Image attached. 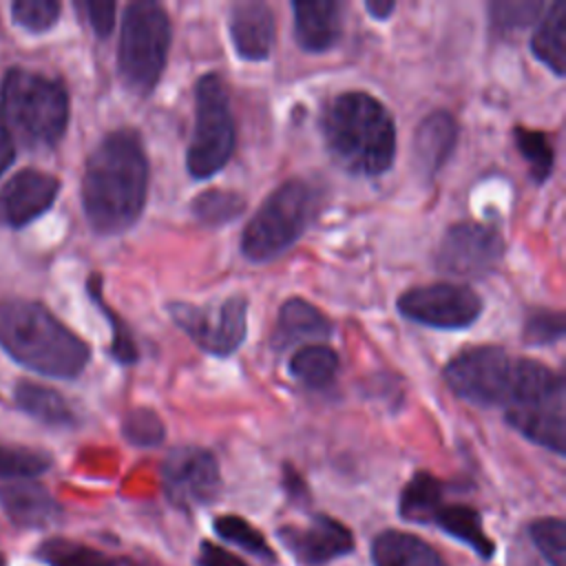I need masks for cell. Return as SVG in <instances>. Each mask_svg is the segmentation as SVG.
<instances>
[{"mask_svg": "<svg viewBox=\"0 0 566 566\" xmlns=\"http://www.w3.org/2000/svg\"><path fill=\"white\" fill-rule=\"evenodd\" d=\"M77 7L84 11L95 35L99 38L111 35L115 24V2H80Z\"/></svg>", "mask_w": 566, "mask_h": 566, "instance_id": "cell-38", "label": "cell"}, {"mask_svg": "<svg viewBox=\"0 0 566 566\" xmlns=\"http://www.w3.org/2000/svg\"><path fill=\"white\" fill-rule=\"evenodd\" d=\"M287 369L294 380L310 389H325L338 371V354L323 343H307L292 354Z\"/></svg>", "mask_w": 566, "mask_h": 566, "instance_id": "cell-26", "label": "cell"}, {"mask_svg": "<svg viewBox=\"0 0 566 566\" xmlns=\"http://www.w3.org/2000/svg\"><path fill=\"white\" fill-rule=\"evenodd\" d=\"M321 130L334 161L352 175L378 177L396 157V124L387 106L365 91L332 97Z\"/></svg>", "mask_w": 566, "mask_h": 566, "instance_id": "cell-2", "label": "cell"}, {"mask_svg": "<svg viewBox=\"0 0 566 566\" xmlns=\"http://www.w3.org/2000/svg\"><path fill=\"white\" fill-rule=\"evenodd\" d=\"M60 190L57 177L24 168L0 188V223L22 228L42 217L55 201Z\"/></svg>", "mask_w": 566, "mask_h": 566, "instance_id": "cell-15", "label": "cell"}, {"mask_svg": "<svg viewBox=\"0 0 566 566\" xmlns=\"http://www.w3.org/2000/svg\"><path fill=\"white\" fill-rule=\"evenodd\" d=\"M283 484H285V489H287V493H290L292 497H305V495H307V491H305V484H303L301 475H298V473H294V471H292V467H285Z\"/></svg>", "mask_w": 566, "mask_h": 566, "instance_id": "cell-42", "label": "cell"}, {"mask_svg": "<svg viewBox=\"0 0 566 566\" xmlns=\"http://www.w3.org/2000/svg\"><path fill=\"white\" fill-rule=\"evenodd\" d=\"M0 509L22 528H44L62 515L57 500L33 480H9L0 484Z\"/></svg>", "mask_w": 566, "mask_h": 566, "instance_id": "cell-17", "label": "cell"}, {"mask_svg": "<svg viewBox=\"0 0 566 566\" xmlns=\"http://www.w3.org/2000/svg\"><path fill=\"white\" fill-rule=\"evenodd\" d=\"M491 22L500 31H515L533 24L544 11L542 2L535 0H513V2H491Z\"/></svg>", "mask_w": 566, "mask_h": 566, "instance_id": "cell-36", "label": "cell"}, {"mask_svg": "<svg viewBox=\"0 0 566 566\" xmlns=\"http://www.w3.org/2000/svg\"><path fill=\"white\" fill-rule=\"evenodd\" d=\"M374 566H447L440 553L418 535L387 528L371 542Z\"/></svg>", "mask_w": 566, "mask_h": 566, "instance_id": "cell-21", "label": "cell"}, {"mask_svg": "<svg viewBox=\"0 0 566 566\" xmlns=\"http://www.w3.org/2000/svg\"><path fill=\"white\" fill-rule=\"evenodd\" d=\"M504 418L526 440L564 455V378L537 360L517 358L515 380L504 407Z\"/></svg>", "mask_w": 566, "mask_h": 566, "instance_id": "cell-4", "label": "cell"}, {"mask_svg": "<svg viewBox=\"0 0 566 566\" xmlns=\"http://www.w3.org/2000/svg\"><path fill=\"white\" fill-rule=\"evenodd\" d=\"M51 467L46 453L0 444V480H33Z\"/></svg>", "mask_w": 566, "mask_h": 566, "instance_id": "cell-33", "label": "cell"}, {"mask_svg": "<svg viewBox=\"0 0 566 566\" xmlns=\"http://www.w3.org/2000/svg\"><path fill=\"white\" fill-rule=\"evenodd\" d=\"M513 137H515V146H517L520 155L528 164V172H531L533 181H537V184L546 181L551 177L553 164H555V150H553L551 139L544 133L531 130L524 126H515Z\"/></svg>", "mask_w": 566, "mask_h": 566, "instance_id": "cell-30", "label": "cell"}, {"mask_svg": "<svg viewBox=\"0 0 566 566\" xmlns=\"http://www.w3.org/2000/svg\"><path fill=\"white\" fill-rule=\"evenodd\" d=\"M0 566H7V559H4V555L0 553Z\"/></svg>", "mask_w": 566, "mask_h": 566, "instance_id": "cell-43", "label": "cell"}, {"mask_svg": "<svg viewBox=\"0 0 566 566\" xmlns=\"http://www.w3.org/2000/svg\"><path fill=\"white\" fill-rule=\"evenodd\" d=\"M148 192V157L133 128L108 133L88 155L82 206L97 234H119L142 214Z\"/></svg>", "mask_w": 566, "mask_h": 566, "instance_id": "cell-1", "label": "cell"}, {"mask_svg": "<svg viewBox=\"0 0 566 566\" xmlns=\"http://www.w3.org/2000/svg\"><path fill=\"white\" fill-rule=\"evenodd\" d=\"M0 347L22 367L51 378H75L91 360V347L35 301L0 303Z\"/></svg>", "mask_w": 566, "mask_h": 566, "instance_id": "cell-3", "label": "cell"}, {"mask_svg": "<svg viewBox=\"0 0 566 566\" xmlns=\"http://www.w3.org/2000/svg\"><path fill=\"white\" fill-rule=\"evenodd\" d=\"M170 318L195 345L212 356H230L245 340L248 301L241 294L228 296L221 305L170 303Z\"/></svg>", "mask_w": 566, "mask_h": 566, "instance_id": "cell-10", "label": "cell"}, {"mask_svg": "<svg viewBox=\"0 0 566 566\" xmlns=\"http://www.w3.org/2000/svg\"><path fill=\"white\" fill-rule=\"evenodd\" d=\"M161 486L168 502L184 511L214 502L221 493L214 453L195 444L175 447L161 462Z\"/></svg>", "mask_w": 566, "mask_h": 566, "instance_id": "cell-11", "label": "cell"}, {"mask_svg": "<svg viewBox=\"0 0 566 566\" xmlns=\"http://www.w3.org/2000/svg\"><path fill=\"white\" fill-rule=\"evenodd\" d=\"M170 49V18L157 2L137 0L124 9L117 71L135 95H150L157 86Z\"/></svg>", "mask_w": 566, "mask_h": 566, "instance_id": "cell-7", "label": "cell"}, {"mask_svg": "<svg viewBox=\"0 0 566 566\" xmlns=\"http://www.w3.org/2000/svg\"><path fill=\"white\" fill-rule=\"evenodd\" d=\"M438 528H442L449 537L467 544L482 559H489L495 553L493 539L486 535L482 526V517L473 506L467 504H442L433 517Z\"/></svg>", "mask_w": 566, "mask_h": 566, "instance_id": "cell-23", "label": "cell"}, {"mask_svg": "<svg viewBox=\"0 0 566 566\" xmlns=\"http://www.w3.org/2000/svg\"><path fill=\"white\" fill-rule=\"evenodd\" d=\"M398 312L436 329H464L482 314V298L462 283L418 285L398 296Z\"/></svg>", "mask_w": 566, "mask_h": 566, "instance_id": "cell-12", "label": "cell"}, {"mask_svg": "<svg viewBox=\"0 0 566 566\" xmlns=\"http://www.w3.org/2000/svg\"><path fill=\"white\" fill-rule=\"evenodd\" d=\"M564 336V316L553 310H535L524 321V343L546 347Z\"/></svg>", "mask_w": 566, "mask_h": 566, "instance_id": "cell-37", "label": "cell"}, {"mask_svg": "<svg viewBox=\"0 0 566 566\" xmlns=\"http://www.w3.org/2000/svg\"><path fill=\"white\" fill-rule=\"evenodd\" d=\"M334 332L332 321L305 298H287L276 314V325L272 329V347L287 349L290 345L303 340H323Z\"/></svg>", "mask_w": 566, "mask_h": 566, "instance_id": "cell-19", "label": "cell"}, {"mask_svg": "<svg viewBox=\"0 0 566 566\" xmlns=\"http://www.w3.org/2000/svg\"><path fill=\"white\" fill-rule=\"evenodd\" d=\"M365 9L371 13V18L387 20L396 11V2L394 0H367Z\"/></svg>", "mask_w": 566, "mask_h": 566, "instance_id": "cell-41", "label": "cell"}, {"mask_svg": "<svg viewBox=\"0 0 566 566\" xmlns=\"http://www.w3.org/2000/svg\"><path fill=\"white\" fill-rule=\"evenodd\" d=\"M528 535L548 566H566V522L562 517H539L531 522Z\"/></svg>", "mask_w": 566, "mask_h": 566, "instance_id": "cell-32", "label": "cell"}, {"mask_svg": "<svg viewBox=\"0 0 566 566\" xmlns=\"http://www.w3.org/2000/svg\"><path fill=\"white\" fill-rule=\"evenodd\" d=\"M122 433L130 444L137 447H155L164 440V422L161 418L148 409V407H137L126 413L122 422Z\"/></svg>", "mask_w": 566, "mask_h": 566, "instance_id": "cell-35", "label": "cell"}, {"mask_svg": "<svg viewBox=\"0 0 566 566\" xmlns=\"http://www.w3.org/2000/svg\"><path fill=\"white\" fill-rule=\"evenodd\" d=\"M228 29L232 46L241 60L263 62L270 57L276 38V22L265 2L245 0L232 4Z\"/></svg>", "mask_w": 566, "mask_h": 566, "instance_id": "cell-16", "label": "cell"}, {"mask_svg": "<svg viewBox=\"0 0 566 566\" xmlns=\"http://www.w3.org/2000/svg\"><path fill=\"white\" fill-rule=\"evenodd\" d=\"M531 53L557 77L566 75V2L546 7V15L531 38Z\"/></svg>", "mask_w": 566, "mask_h": 566, "instance_id": "cell-22", "label": "cell"}, {"mask_svg": "<svg viewBox=\"0 0 566 566\" xmlns=\"http://www.w3.org/2000/svg\"><path fill=\"white\" fill-rule=\"evenodd\" d=\"M318 210V192L303 179L283 181L259 206L241 234V252L252 263H265L290 250L310 228Z\"/></svg>", "mask_w": 566, "mask_h": 566, "instance_id": "cell-6", "label": "cell"}, {"mask_svg": "<svg viewBox=\"0 0 566 566\" xmlns=\"http://www.w3.org/2000/svg\"><path fill=\"white\" fill-rule=\"evenodd\" d=\"M212 526H214V533L221 539L232 542L234 546L243 548L245 553H250L252 557H256V559H261L265 564H276L274 548L268 544L263 533L256 526H252L248 520L228 513V515L214 517Z\"/></svg>", "mask_w": 566, "mask_h": 566, "instance_id": "cell-29", "label": "cell"}, {"mask_svg": "<svg viewBox=\"0 0 566 566\" xmlns=\"http://www.w3.org/2000/svg\"><path fill=\"white\" fill-rule=\"evenodd\" d=\"M294 35L303 51L325 53L340 35V4L334 0L292 2Z\"/></svg>", "mask_w": 566, "mask_h": 566, "instance_id": "cell-20", "label": "cell"}, {"mask_svg": "<svg viewBox=\"0 0 566 566\" xmlns=\"http://www.w3.org/2000/svg\"><path fill=\"white\" fill-rule=\"evenodd\" d=\"M60 2L57 0H15L11 4V18L15 24L31 33H44L53 29L60 20Z\"/></svg>", "mask_w": 566, "mask_h": 566, "instance_id": "cell-34", "label": "cell"}, {"mask_svg": "<svg viewBox=\"0 0 566 566\" xmlns=\"http://www.w3.org/2000/svg\"><path fill=\"white\" fill-rule=\"evenodd\" d=\"M88 294L91 298L95 301V305L104 312V316H108V323H111V332H113V340H111V356L122 363V365H130L139 358V352H137V345L126 327L124 321H119V316L104 303V296H102V279L99 274H93L88 279Z\"/></svg>", "mask_w": 566, "mask_h": 566, "instance_id": "cell-31", "label": "cell"}, {"mask_svg": "<svg viewBox=\"0 0 566 566\" xmlns=\"http://www.w3.org/2000/svg\"><path fill=\"white\" fill-rule=\"evenodd\" d=\"M197 566H250V564L214 542H201L197 553Z\"/></svg>", "mask_w": 566, "mask_h": 566, "instance_id": "cell-39", "label": "cell"}, {"mask_svg": "<svg viewBox=\"0 0 566 566\" xmlns=\"http://www.w3.org/2000/svg\"><path fill=\"white\" fill-rule=\"evenodd\" d=\"M13 396L18 407L24 413H29L31 418H35L46 427L62 429V427H73L77 422L71 405L62 398V394H57L51 387H44L31 380H18Z\"/></svg>", "mask_w": 566, "mask_h": 566, "instance_id": "cell-24", "label": "cell"}, {"mask_svg": "<svg viewBox=\"0 0 566 566\" xmlns=\"http://www.w3.org/2000/svg\"><path fill=\"white\" fill-rule=\"evenodd\" d=\"M2 115L31 148L55 146L69 124V93L55 77L9 69L2 80Z\"/></svg>", "mask_w": 566, "mask_h": 566, "instance_id": "cell-5", "label": "cell"}, {"mask_svg": "<svg viewBox=\"0 0 566 566\" xmlns=\"http://www.w3.org/2000/svg\"><path fill=\"white\" fill-rule=\"evenodd\" d=\"M35 555L46 566H119L115 557L66 537L44 539L35 548Z\"/></svg>", "mask_w": 566, "mask_h": 566, "instance_id": "cell-27", "label": "cell"}, {"mask_svg": "<svg viewBox=\"0 0 566 566\" xmlns=\"http://www.w3.org/2000/svg\"><path fill=\"white\" fill-rule=\"evenodd\" d=\"M458 144V122L449 111L429 113L413 135V164L422 177H433Z\"/></svg>", "mask_w": 566, "mask_h": 566, "instance_id": "cell-18", "label": "cell"}, {"mask_svg": "<svg viewBox=\"0 0 566 566\" xmlns=\"http://www.w3.org/2000/svg\"><path fill=\"white\" fill-rule=\"evenodd\" d=\"M234 153V119L226 82L206 73L195 84V126L186 150V168L195 179L217 175Z\"/></svg>", "mask_w": 566, "mask_h": 566, "instance_id": "cell-8", "label": "cell"}, {"mask_svg": "<svg viewBox=\"0 0 566 566\" xmlns=\"http://www.w3.org/2000/svg\"><path fill=\"white\" fill-rule=\"evenodd\" d=\"M190 210L195 214V219L206 226V228H221L230 221H234L237 217L243 214L245 210V199L243 195L234 192V190H223V188H210L199 192L192 203Z\"/></svg>", "mask_w": 566, "mask_h": 566, "instance_id": "cell-28", "label": "cell"}, {"mask_svg": "<svg viewBox=\"0 0 566 566\" xmlns=\"http://www.w3.org/2000/svg\"><path fill=\"white\" fill-rule=\"evenodd\" d=\"M276 535L296 562L305 566H323L354 551L352 531L343 522L323 513L312 515L303 526L285 524Z\"/></svg>", "mask_w": 566, "mask_h": 566, "instance_id": "cell-14", "label": "cell"}, {"mask_svg": "<svg viewBox=\"0 0 566 566\" xmlns=\"http://www.w3.org/2000/svg\"><path fill=\"white\" fill-rule=\"evenodd\" d=\"M13 155H15L13 137H11V130H9V124H7L4 115L0 111V177L9 168V164L13 161Z\"/></svg>", "mask_w": 566, "mask_h": 566, "instance_id": "cell-40", "label": "cell"}, {"mask_svg": "<svg viewBox=\"0 0 566 566\" xmlns=\"http://www.w3.org/2000/svg\"><path fill=\"white\" fill-rule=\"evenodd\" d=\"M517 358L502 347L482 345L460 352L447 363L442 376L455 396L478 407H506Z\"/></svg>", "mask_w": 566, "mask_h": 566, "instance_id": "cell-9", "label": "cell"}, {"mask_svg": "<svg viewBox=\"0 0 566 566\" xmlns=\"http://www.w3.org/2000/svg\"><path fill=\"white\" fill-rule=\"evenodd\" d=\"M444 504V486L442 482L427 473L418 471L402 489L398 511L400 517L413 524H431L438 509Z\"/></svg>", "mask_w": 566, "mask_h": 566, "instance_id": "cell-25", "label": "cell"}, {"mask_svg": "<svg viewBox=\"0 0 566 566\" xmlns=\"http://www.w3.org/2000/svg\"><path fill=\"white\" fill-rule=\"evenodd\" d=\"M504 254V241L491 226L462 221L451 226L436 252L440 272L458 279H478L495 270Z\"/></svg>", "mask_w": 566, "mask_h": 566, "instance_id": "cell-13", "label": "cell"}]
</instances>
